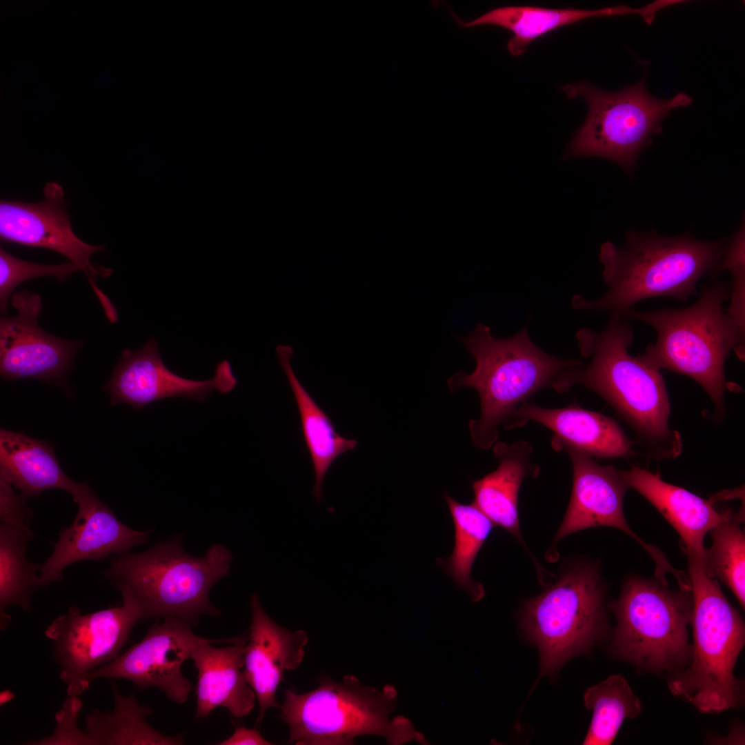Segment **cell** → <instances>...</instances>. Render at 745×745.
<instances>
[{
    "instance_id": "1f68e13d",
    "label": "cell",
    "mask_w": 745,
    "mask_h": 745,
    "mask_svg": "<svg viewBox=\"0 0 745 745\" xmlns=\"http://www.w3.org/2000/svg\"><path fill=\"white\" fill-rule=\"evenodd\" d=\"M742 224L731 241L725 244L715 275L724 270L731 272V302L726 312L745 330V230L744 223Z\"/></svg>"
},
{
    "instance_id": "d6a6232c",
    "label": "cell",
    "mask_w": 745,
    "mask_h": 745,
    "mask_svg": "<svg viewBox=\"0 0 745 745\" xmlns=\"http://www.w3.org/2000/svg\"><path fill=\"white\" fill-rule=\"evenodd\" d=\"M82 706L78 697H68L60 713L57 714V727L48 738L37 741V744H85L83 731L77 726V717Z\"/></svg>"
},
{
    "instance_id": "cb8c5ba5",
    "label": "cell",
    "mask_w": 745,
    "mask_h": 745,
    "mask_svg": "<svg viewBox=\"0 0 745 745\" xmlns=\"http://www.w3.org/2000/svg\"><path fill=\"white\" fill-rule=\"evenodd\" d=\"M0 475L27 499L54 488L64 490L72 496L82 485L63 471L50 444L2 428Z\"/></svg>"
},
{
    "instance_id": "ba28073f",
    "label": "cell",
    "mask_w": 745,
    "mask_h": 745,
    "mask_svg": "<svg viewBox=\"0 0 745 745\" xmlns=\"http://www.w3.org/2000/svg\"><path fill=\"white\" fill-rule=\"evenodd\" d=\"M666 584L632 577L610 606L617 621L611 653L644 670L679 672L691 661V591L671 590Z\"/></svg>"
},
{
    "instance_id": "4316f807",
    "label": "cell",
    "mask_w": 745,
    "mask_h": 745,
    "mask_svg": "<svg viewBox=\"0 0 745 745\" xmlns=\"http://www.w3.org/2000/svg\"><path fill=\"white\" fill-rule=\"evenodd\" d=\"M34 535L31 529L0 525V628L6 630L11 618L6 610L18 606L30 612L31 599L43 586L36 573L39 564L29 561L26 549Z\"/></svg>"
},
{
    "instance_id": "8992f818",
    "label": "cell",
    "mask_w": 745,
    "mask_h": 745,
    "mask_svg": "<svg viewBox=\"0 0 745 745\" xmlns=\"http://www.w3.org/2000/svg\"><path fill=\"white\" fill-rule=\"evenodd\" d=\"M693 599V645L687 669L668 682L670 692L704 713L737 708L743 699V682L734 667L745 642L744 623L705 565L688 560Z\"/></svg>"
},
{
    "instance_id": "7c38bea8",
    "label": "cell",
    "mask_w": 745,
    "mask_h": 745,
    "mask_svg": "<svg viewBox=\"0 0 745 745\" xmlns=\"http://www.w3.org/2000/svg\"><path fill=\"white\" fill-rule=\"evenodd\" d=\"M192 627L177 617L152 624L141 641L91 672L90 682L97 678L126 679L141 688L156 687L173 702L183 704L192 685L181 668L203 638L196 635Z\"/></svg>"
},
{
    "instance_id": "e575fe53",
    "label": "cell",
    "mask_w": 745,
    "mask_h": 745,
    "mask_svg": "<svg viewBox=\"0 0 745 745\" xmlns=\"http://www.w3.org/2000/svg\"><path fill=\"white\" fill-rule=\"evenodd\" d=\"M220 745H270L272 743L265 739L256 728H246L239 726L235 728L234 733L219 743Z\"/></svg>"
},
{
    "instance_id": "5bb4252c",
    "label": "cell",
    "mask_w": 745,
    "mask_h": 745,
    "mask_svg": "<svg viewBox=\"0 0 745 745\" xmlns=\"http://www.w3.org/2000/svg\"><path fill=\"white\" fill-rule=\"evenodd\" d=\"M236 384L228 360L218 364L214 377L208 380L189 379L172 372L162 361L157 341L151 337L138 350L122 352L103 388L110 394L112 406L125 404L139 410L155 401L175 397L203 401L215 390L228 393Z\"/></svg>"
},
{
    "instance_id": "5b68a950",
    "label": "cell",
    "mask_w": 745,
    "mask_h": 745,
    "mask_svg": "<svg viewBox=\"0 0 745 745\" xmlns=\"http://www.w3.org/2000/svg\"><path fill=\"white\" fill-rule=\"evenodd\" d=\"M476 361L473 372L460 370L448 379L452 392L475 389L481 413L470 420L473 444L488 450L497 441L498 426L507 428L517 408L541 389L551 386L568 368L582 361L548 355L530 339L527 326L506 339L495 338L489 326L479 324L466 337H458Z\"/></svg>"
},
{
    "instance_id": "44dd1931",
    "label": "cell",
    "mask_w": 745,
    "mask_h": 745,
    "mask_svg": "<svg viewBox=\"0 0 745 745\" xmlns=\"http://www.w3.org/2000/svg\"><path fill=\"white\" fill-rule=\"evenodd\" d=\"M248 635L235 637L229 645L217 648L214 642L226 639L203 638L194 647L190 659L198 670L196 718L207 717L218 706L233 716L247 715L257 699L244 667Z\"/></svg>"
},
{
    "instance_id": "ac0fdd59",
    "label": "cell",
    "mask_w": 745,
    "mask_h": 745,
    "mask_svg": "<svg viewBox=\"0 0 745 745\" xmlns=\"http://www.w3.org/2000/svg\"><path fill=\"white\" fill-rule=\"evenodd\" d=\"M250 609L252 622L244 667L259 703L258 723L268 708H280L277 689L286 682L284 671L295 670L302 662L308 636L304 630H292L275 622L263 609L257 594L251 596Z\"/></svg>"
},
{
    "instance_id": "9c48e42d",
    "label": "cell",
    "mask_w": 745,
    "mask_h": 745,
    "mask_svg": "<svg viewBox=\"0 0 745 745\" xmlns=\"http://www.w3.org/2000/svg\"><path fill=\"white\" fill-rule=\"evenodd\" d=\"M562 90L570 99L583 98L588 108L565 157H604L620 165L628 175L639 152L651 145L652 137L662 132V120L673 109L693 102L682 92L668 99H657L644 80L616 92L600 90L586 81L564 86Z\"/></svg>"
},
{
    "instance_id": "d4e9b609",
    "label": "cell",
    "mask_w": 745,
    "mask_h": 745,
    "mask_svg": "<svg viewBox=\"0 0 745 745\" xmlns=\"http://www.w3.org/2000/svg\"><path fill=\"white\" fill-rule=\"evenodd\" d=\"M276 352L299 412L302 432L315 475L313 495L319 502L322 499V483L332 463L339 455L354 449L358 441L337 434L329 417L300 383L290 363L292 348L288 345H279Z\"/></svg>"
},
{
    "instance_id": "e0dca14e",
    "label": "cell",
    "mask_w": 745,
    "mask_h": 745,
    "mask_svg": "<svg viewBox=\"0 0 745 745\" xmlns=\"http://www.w3.org/2000/svg\"><path fill=\"white\" fill-rule=\"evenodd\" d=\"M43 195L44 200L39 203L1 200V240L62 254L86 273L95 290H98L94 283L95 277L108 276L112 270L96 268L90 259L92 254L103 251V246L88 244L74 234L61 185L54 181L47 183Z\"/></svg>"
},
{
    "instance_id": "d6986e66",
    "label": "cell",
    "mask_w": 745,
    "mask_h": 745,
    "mask_svg": "<svg viewBox=\"0 0 745 745\" xmlns=\"http://www.w3.org/2000/svg\"><path fill=\"white\" fill-rule=\"evenodd\" d=\"M620 474L628 488L646 498L677 532L688 560L706 564L705 535L735 514L730 510L719 512L710 500L639 467L620 470Z\"/></svg>"
},
{
    "instance_id": "603a6c76",
    "label": "cell",
    "mask_w": 745,
    "mask_h": 745,
    "mask_svg": "<svg viewBox=\"0 0 745 745\" xmlns=\"http://www.w3.org/2000/svg\"><path fill=\"white\" fill-rule=\"evenodd\" d=\"M532 446L520 440L510 445L497 441L493 453L497 468L472 482L473 504L493 526L511 534L530 555L519 528L517 499L519 488L527 476H536L539 469L531 463Z\"/></svg>"
},
{
    "instance_id": "4fadbf2b",
    "label": "cell",
    "mask_w": 745,
    "mask_h": 745,
    "mask_svg": "<svg viewBox=\"0 0 745 745\" xmlns=\"http://www.w3.org/2000/svg\"><path fill=\"white\" fill-rule=\"evenodd\" d=\"M17 313L0 319V374L6 380L34 378L52 382L68 372L81 341L51 335L38 323L39 295L28 290L12 294Z\"/></svg>"
},
{
    "instance_id": "8fae6325",
    "label": "cell",
    "mask_w": 745,
    "mask_h": 745,
    "mask_svg": "<svg viewBox=\"0 0 745 745\" xmlns=\"http://www.w3.org/2000/svg\"><path fill=\"white\" fill-rule=\"evenodd\" d=\"M141 620L128 604L83 614L78 607L54 619L44 631L52 643V657L68 697L90 688L89 674L115 660Z\"/></svg>"
},
{
    "instance_id": "d590c367",
    "label": "cell",
    "mask_w": 745,
    "mask_h": 745,
    "mask_svg": "<svg viewBox=\"0 0 745 745\" xmlns=\"http://www.w3.org/2000/svg\"><path fill=\"white\" fill-rule=\"evenodd\" d=\"M14 697L13 693L10 691H5L0 694V704L1 705L7 703L12 700Z\"/></svg>"
},
{
    "instance_id": "6da1fadb",
    "label": "cell",
    "mask_w": 745,
    "mask_h": 745,
    "mask_svg": "<svg viewBox=\"0 0 745 745\" xmlns=\"http://www.w3.org/2000/svg\"><path fill=\"white\" fill-rule=\"evenodd\" d=\"M633 330L620 314L610 313L605 328L579 329L575 335L580 355L588 363L564 371L553 388L559 393L582 386L605 399L635 433L648 456L662 460L682 452L681 434L668 426L670 405L659 371L650 368L628 348Z\"/></svg>"
},
{
    "instance_id": "4dcf8cb0",
    "label": "cell",
    "mask_w": 745,
    "mask_h": 745,
    "mask_svg": "<svg viewBox=\"0 0 745 745\" xmlns=\"http://www.w3.org/2000/svg\"><path fill=\"white\" fill-rule=\"evenodd\" d=\"M81 269L73 262L58 265L36 264L18 259L0 248V308L5 313L13 290L21 282L38 277L51 276L64 281Z\"/></svg>"
},
{
    "instance_id": "836d02e7",
    "label": "cell",
    "mask_w": 745,
    "mask_h": 745,
    "mask_svg": "<svg viewBox=\"0 0 745 745\" xmlns=\"http://www.w3.org/2000/svg\"><path fill=\"white\" fill-rule=\"evenodd\" d=\"M26 498L17 494L12 485L0 475L1 524L30 529V522L34 513L26 504Z\"/></svg>"
},
{
    "instance_id": "ffe728a7",
    "label": "cell",
    "mask_w": 745,
    "mask_h": 745,
    "mask_svg": "<svg viewBox=\"0 0 745 745\" xmlns=\"http://www.w3.org/2000/svg\"><path fill=\"white\" fill-rule=\"evenodd\" d=\"M528 421L554 433L552 445L557 450L571 448L597 458H626L634 454L632 441L613 419L575 404L550 409L526 401L517 408L506 429Z\"/></svg>"
},
{
    "instance_id": "30bf717a",
    "label": "cell",
    "mask_w": 745,
    "mask_h": 745,
    "mask_svg": "<svg viewBox=\"0 0 745 745\" xmlns=\"http://www.w3.org/2000/svg\"><path fill=\"white\" fill-rule=\"evenodd\" d=\"M604 599L597 568L578 563L524 602L520 622L526 637L539 650L541 676H554L597 641L605 627Z\"/></svg>"
},
{
    "instance_id": "83f0119b",
    "label": "cell",
    "mask_w": 745,
    "mask_h": 745,
    "mask_svg": "<svg viewBox=\"0 0 745 745\" xmlns=\"http://www.w3.org/2000/svg\"><path fill=\"white\" fill-rule=\"evenodd\" d=\"M444 497L455 526V546L450 556L438 558L437 563L457 587L467 591L477 602L484 595V589L472 578V566L493 524L473 503L461 504L448 494Z\"/></svg>"
},
{
    "instance_id": "7402d4cb",
    "label": "cell",
    "mask_w": 745,
    "mask_h": 745,
    "mask_svg": "<svg viewBox=\"0 0 745 745\" xmlns=\"http://www.w3.org/2000/svg\"><path fill=\"white\" fill-rule=\"evenodd\" d=\"M448 8L451 17L463 28L492 25L513 32V37L507 43V49L514 56L522 54L534 40L562 26L593 17L628 14L639 15L646 23L651 24L659 12L658 6L655 2L638 8L618 5L594 10L504 6L493 9L467 22L458 17L450 7Z\"/></svg>"
},
{
    "instance_id": "2e32d148",
    "label": "cell",
    "mask_w": 745,
    "mask_h": 745,
    "mask_svg": "<svg viewBox=\"0 0 745 745\" xmlns=\"http://www.w3.org/2000/svg\"><path fill=\"white\" fill-rule=\"evenodd\" d=\"M564 450L573 465V489L554 542L586 528L613 527L623 531L643 546L655 563V573L664 574L670 570L672 566L664 555L645 543L627 523L623 501L628 486L622 479L620 470L612 465H599L593 457L581 450L571 448Z\"/></svg>"
},
{
    "instance_id": "484cf974",
    "label": "cell",
    "mask_w": 745,
    "mask_h": 745,
    "mask_svg": "<svg viewBox=\"0 0 745 745\" xmlns=\"http://www.w3.org/2000/svg\"><path fill=\"white\" fill-rule=\"evenodd\" d=\"M115 708L104 713L94 709L85 718L86 744H181L183 736L164 735L154 729L146 717L152 713L148 706L139 704L133 694L124 697L112 682Z\"/></svg>"
},
{
    "instance_id": "277c9868",
    "label": "cell",
    "mask_w": 745,
    "mask_h": 745,
    "mask_svg": "<svg viewBox=\"0 0 745 745\" xmlns=\"http://www.w3.org/2000/svg\"><path fill=\"white\" fill-rule=\"evenodd\" d=\"M181 542L182 537L176 536L141 553L110 557L104 577L141 620L177 617L193 626L201 615L221 614L209 593L228 575L232 553L215 544L203 557H194Z\"/></svg>"
},
{
    "instance_id": "7a4b0ae2",
    "label": "cell",
    "mask_w": 745,
    "mask_h": 745,
    "mask_svg": "<svg viewBox=\"0 0 745 745\" xmlns=\"http://www.w3.org/2000/svg\"><path fill=\"white\" fill-rule=\"evenodd\" d=\"M626 238L624 247L610 241L601 246L599 258L608 289L592 300L574 296L575 309L623 315L646 299L668 297L685 302L697 294L702 277L715 275L726 244L724 240H697L687 234L667 237L635 230L628 231Z\"/></svg>"
},
{
    "instance_id": "3957f363",
    "label": "cell",
    "mask_w": 745,
    "mask_h": 745,
    "mask_svg": "<svg viewBox=\"0 0 745 745\" xmlns=\"http://www.w3.org/2000/svg\"><path fill=\"white\" fill-rule=\"evenodd\" d=\"M730 286L717 282L703 287L698 299L684 308L651 311L629 310L623 316L650 326L655 343L637 358L659 371L665 369L688 376L708 393L715 408V419L726 415L725 361L731 350L742 353L745 330L724 310Z\"/></svg>"
},
{
    "instance_id": "f546056e",
    "label": "cell",
    "mask_w": 745,
    "mask_h": 745,
    "mask_svg": "<svg viewBox=\"0 0 745 745\" xmlns=\"http://www.w3.org/2000/svg\"><path fill=\"white\" fill-rule=\"evenodd\" d=\"M742 513L735 514L710 532L712 546L705 552V568L710 577L718 578L745 606V535L740 527Z\"/></svg>"
},
{
    "instance_id": "9a60e30c",
    "label": "cell",
    "mask_w": 745,
    "mask_h": 745,
    "mask_svg": "<svg viewBox=\"0 0 745 745\" xmlns=\"http://www.w3.org/2000/svg\"><path fill=\"white\" fill-rule=\"evenodd\" d=\"M72 498L79 508L72 524L61 529L51 555L39 564L43 586L62 580L63 570L74 562L127 553L146 544L151 533L152 529L139 531L123 524L86 482Z\"/></svg>"
},
{
    "instance_id": "f1b7e54d",
    "label": "cell",
    "mask_w": 745,
    "mask_h": 745,
    "mask_svg": "<svg viewBox=\"0 0 745 745\" xmlns=\"http://www.w3.org/2000/svg\"><path fill=\"white\" fill-rule=\"evenodd\" d=\"M585 706L593 711L585 745H608L614 741L623 722L642 712L639 699L625 678L613 675L588 688L584 694Z\"/></svg>"
},
{
    "instance_id": "52a82bcc",
    "label": "cell",
    "mask_w": 745,
    "mask_h": 745,
    "mask_svg": "<svg viewBox=\"0 0 745 745\" xmlns=\"http://www.w3.org/2000/svg\"><path fill=\"white\" fill-rule=\"evenodd\" d=\"M396 696L391 686H365L352 675L340 682L321 675L311 691H285L279 718L290 730L287 744L348 745L359 736L375 735L399 744L413 739L415 732L402 717L390 718Z\"/></svg>"
}]
</instances>
